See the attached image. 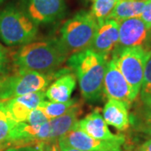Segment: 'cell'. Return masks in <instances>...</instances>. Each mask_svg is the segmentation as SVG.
Returning <instances> with one entry per match:
<instances>
[{
    "mask_svg": "<svg viewBox=\"0 0 151 151\" xmlns=\"http://www.w3.org/2000/svg\"><path fill=\"white\" fill-rule=\"evenodd\" d=\"M70 55L60 39L24 45L14 58L17 71H35L50 74L65 62Z\"/></svg>",
    "mask_w": 151,
    "mask_h": 151,
    "instance_id": "obj_1",
    "label": "cell"
},
{
    "mask_svg": "<svg viewBox=\"0 0 151 151\" xmlns=\"http://www.w3.org/2000/svg\"><path fill=\"white\" fill-rule=\"evenodd\" d=\"M108 58L91 49L70 55L68 65L77 77L82 97L96 102L103 91V79Z\"/></svg>",
    "mask_w": 151,
    "mask_h": 151,
    "instance_id": "obj_2",
    "label": "cell"
},
{
    "mask_svg": "<svg viewBox=\"0 0 151 151\" xmlns=\"http://www.w3.org/2000/svg\"><path fill=\"white\" fill-rule=\"evenodd\" d=\"M98 24L91 12L81 11L64 24L60 29V41L69 55L90 48Z\"/></svg>",
    "mask_w": 151,
    "mask_h": 151,
    "instance_id": "obj_3",
    "label": "cell"
},
{
    "mask_svg": "<svg viewBox=\"0 0 151 151\" xmlns=\"http://www.w3.org/2000/svg\"><path fill=\"white\" fill-rule=\"evenodd\" d=\"M38 32L37 24L26 13L13 7L0 12V38L8 45L30 43Z\"/></svg>",
    "mask_w": 151,
    "mask_h": 151,
    "instance_id": "obj_4",
    "label": "cell"
},
{
    "mask_svg": "<svg viewBox=\"0 0 151 151\" xmlns=\"http://www.w3.org/2000/svg\"><path fill=\"white\" fill-rule=\"evenodd\" d=\"M146 53L142 46L125 47L114 50L112 58L136 97L143 83Z\"/></svg>",
    "mask_w": 151,
    "mask_h": 151,
    "instance_id": "obj_5",
    "label": "cell"
},
{
    "mask_svg": "<svg viewBox=\"0 0 151 151\" xmlns=\"http://www.w3.org/2000/svg\"><path fill=\"white\" fill-rule=\"evenodd\" d=\"M49 74L35 71H17L0 81V101L4 102L32 92L45 91L51 78Z\"/></svg>",
    "mask_w": 151,
    "mask_h": 151,
    "instance_id": "obj_6",
    "label": "cell"
},
{
    "mask_svg": "<svg viewBox=\"0 0 151 151\" xmlns=\"http://www.w3.org/2000/svg\"><path fill=\"white\" fill-rule=\"evenodd\" d=\"M103 92L108 99L122 101L129 107L136 98L131 86L113 59L107 63L103 79Z\"/></svg>",
    "mask_w": 151,
    "mask_h": 151,
    "instance_id": "obj_7",
    "label": "cell"
},
{
    "mask_svg": "<svg viewBox=\"0 0 151 151\" xmlns=\"http://www.w3.org/2000/svg\"><path fill=\"white\" fill-rule=\"evenodd\" d=\"M65 0H27L26 14L36 24L58 20L64 15Z\"/></svg>",
    "mask_w": 151,
    "mask_h": 151,
    "instance_id": "obj_8",
    "label": "cell"
},
{
    "mask_svg": "<svg viewBox=\"0 0 151 151\" xmlns=\"http://www.w3.org/2000/svg\"><path fill=\"white\" fill-rule=\"evenodd\" d=\"M59 139L81 151H121V145L124 144L119 141L96 139L76 127Z\"/></svg>",
    "mask_w": 151,
    "mask_h": 151,
    "instance_id": "obj_9",
    "label": "cell"
},
{
    "mask_svg": "<svg viewBox=\"0 0 151 151\" xmlns=\"http://www.w3.org/2000/svg\"><path fill=\"white\" fill-rule=\"evenodd\" d=\"M119 41V22L113 19H108L98 24L97 32L89 49L108 58L117 48Z\"/></svg>",
    "mask_w": 151,
    "mask_h": 151,
    "instance_id": "obj_10",
    "label": "cell"
},
{
    "mask_svg": "<svg viewBox=\"0 0 151 151\" xmlns=\"http://www.w3.org/2000/svg\"><path fill=\"white\" fill-rule=\"evenodd\" d=\"M119 41L121 48L142 46L148 38L150 29L139 17L119 21Z\"/></svg>",
    "mask_w": 151,
    "mask_h": 151,
    "instance_id": "obj_11",
    "label": "cell"
},
{
    "mask_svg": "<svg viewBox=\"0 0 151 151\" xmlns=\"http://www.w3.org/2000/svg\"><path fill=\"white\" fill-rule=\"evenodd\" d=\"M45 92L40 91L4 101V104L11 118L16 123H23L26 121L33 109L45 101Z\"/></svg>",
    "mask_w": 151,
    "mask_h": 151,
    "instance_id": "obj_12",
    "label": "cell"
},
{
    "mask_svg": "<svg viewBox=\"0 0 151 151\" xmlns=\"http://www.w3.org/2000/svg\"><path fill=\"white\" fill-rule=\"evenodd\" d=\"M76 128L84 131L89 136L96 139L124 142L123 135L114 134L110 131L103 117L97 110L89 113L83 119L79 120L76 124Z\"/></svg>",
    "mask_w": 151,
    "mask_h": 151,
    "instance_id": "obj_13",
    "label": "cell"
},
{
    "mask_svg": "<svg viewBox=\"0 0 151 151\" xmlns=\"http://www.w3.org/2000/svg\"><path fill=\"white\" fill-rule=\"evenodd\" d=\"M129 107L124 102L108 99L103 110V117L108 125L119 131H124L129 127Z\"/></svg>",
    "mask_w": 151,
    "mask_h": 151,
    "instance_id": "obj_14",
    "label": "cell"
},
{
    "mask_svg": "<svg viewBox=\"0 0 151 151\" xmlns=\"http://www.w3.org/2000/svg\"><path fill=\"white\" fill-rule=\"evenodd\" d=\"M80 108L77 103L63 115L58 118L49 120L50 125V139L49 141L58 140L60 138L64 136L69 131L75 129L78 123V115Z\"/></svg>",
    "mask_w": 151,
    "mask_h": 151,
    "instance_id": "obj_15",
    "label": "cell"
},
{
    "mask_svg": "<svg viewBox=\"0 0 151 151\" xmlns=\"http://www.w3.org/2000/svg\"><path fill=\"white\" fill-rule=\"evenodd\" d=\"M76 85V76L73 73H63L45 90V97L52 102H66Z\"/></svg>",
    "mask_w": 151,
    "mask_h": 151,
    "instance_id": "obj_16",
    "label": "cell"
},
{
    "mask_svg": "<svg viewBox=\"0 0 151 151\" xmlns=\"http://www.w3.org/2000/svg\"><path fill=\"white\" fill-rule=\"evenodd\" d=\"M145 0H120L115 6L109 19L117 21L140 17Z\"/></svg>",
    "mask_w": 151,
    "mask_h": 151,
    "instance_id": "obj_17",
    "label": "cell"
},
{
    "mask_svg": "<svg viewBox=\"0 0 151 151\" xmlns=\"http://www.w3.org/2000/svg\"><path fill=\"white\" fill-rule=\"evenodd\" d=\"M76 103V99H70L66 102H52V101H43L38 107L40 108L45 116L50 119L58 118L66 113L73 105Z\"/></svg>",
    "mask_w": 151,
    "mask_h": 151,
    "instance_id": "obj_18",
    "label": "cell"
},
{
    "mask_svg": "<svg viewBox=\"0 0 151 151\" xmlns=\"http://www.w3.org/2000/svg\"><path fill=\"white\" fill-rule=\"evenodd\" d=\"M120 0H92L91 14L100 24L110 18L111 14Z\"/></svg>",
    "mask_w": 151,
    "mask_h": 151,
    "instance_id": "obj_19",
    "label": "cell"
},
{
    "mask_svg": "<svg viewBox=\"0 0 151 151\" xmlns=\"http://www.w3.org/2000/svg\"><path fill=\"white\" fill-rule=\"evenodd\" d=\"M16 124L8 112L4 102L0 101V144L9 142Z\"/></svg>",
    "mask_w": 151,
    "mask_h": 151,
    "instance_id": "obj_20",
    "label": "cell"
},
{
    "mask_svg": "<svg viewBox=\"0 0 151 151\" xmlns=\"http://www.w3.org/2000/svg\"><path fill=\"white\" fill-rule=\"evenodd\" d=\"M141 99L151 95V50L146 53L144 79L140 90Z\"/></svg>",
    "mask_w": 151,
    "mask_h": 151,
    "instance_id": "obj_21",
    "label": "cell"
},
{
    "mask_svg": "<svg viewBox=\"0 0 151 151\" xmlns=\"http://www.w3.org/2000/svg\"><path fill=\"white\" fill-rule=\"evenodd\" d=\"M49 119L45 116V114L40 108H36L33 109L29 114L25 123L31 125H42L47 123Z\"/></svg>",
    "mask_w": 151,
    "mask_h": 151,
    "instance_id": "obj_22",
    "label": "cell"
},
{
    "mask_svg": "<svg viewBox=\"0 0 151 151\" xmlns=\"http://www.w3.org/2000/svg\"><path fill=\"white\" fill-rule=\"evenodd\" d=\"M141 19L145 23L148 29H151V0H145V7L140 15Z\"/></svg>",
    "mask_w": 151,
    "mask_h": 151,
    "instance_id": "obj_23",
    "label": "cell"
},
{
    "mask_svg": "<svg viewBox=\"0 0 151 151\" xmlns=\"http://www.w3.org/2000/svg\"><path fill=\"white\" fill-rule=\"evenodd\" d=\"M144 108L143 115L146 124H151V95L142 99Z\"/></svg>",
    "mask_w": 151,
    "mask_h": 151,
    "instance_id": "obj_24",
    "label": "cell"
},
{
    "mask_svg": "<svg viewBox=\"0 0 151 151\" xmlns=\"http://www.w3.org/2000/svg\"><path fill=\"white\" fill-rule=\"evenodd\" d=\"M40 151H60L58 140L41 142L36 145Z\"/></svg>",
    "mask_w": 151,
    "mask_h": 151,
    "instance_id": "obj_25",
    "label": "cell"
},
{
    "mask_svg": "<svg viewBox=\"0 0 151 151\" xmlns=\"http://www.w3.org/2000/svg\"><path fill=\"white\" fill-rule=\"evenodd\" d=\"M58 143H59L60 151H81L80 150H77V149H75V148H73L71 146L66 145L65 142H63L60 139H58Z\"/></svg>",
    "mask_w": 151,
    "mask_h": 151,
    "instance_id": "obj_26",
    "label": "cell"
},
{
    "mask_svg": "<svg viewBox=\"0 0 151 151\" xmlns=\"http://www.w3.org/2000/svg\"><path fill=\"white\" fill-rule=\"evenodd\" d=\"M137 151H151V139L145 141V143H143Z\"/></svg>",
    "mask_w": 151,
    "mask_h": 151,
    "instance_id": "obj_27",
    "label": "cell"
},
{
    "mask_svg": "<svg viewBox=\"0 0 151 151\" xmlns=\"http://www.w3.org/2000/svg\"><path fill=\"white\" fill-rule=\"evenodd\" d=\"M4 63H5V54H4V48L0 45V72L4 65Z\"/></svg>",
    "mask_w": 151,
    "mask_h": 151,
    "instance_id": "obj_28",
    "label": "cell"
},
{
    "mask_svg": "<svg viewBox=\"0 0 151 151\" xmlns=\"http://www.w3.org/2000/svg\"><path fill=\"white\" fill-rule=\"evenodd\" d=\"M144 131L145 132L146 134H148L151 136V124H147Z\"/></svg>",
    "mask_w": 151,
    "mask_h": 151,
    "instance_id": "obj_29",
    "label": "cell"
},
{
    "mask_svg": "<svg viewBox=\"0 0 151 151\" xmlns=\"http://www.w3.org/2000/svg\"><path fill=\"white\" fill-rule=\"evenodd\" d=\"M0 151H16V150H14V149H8V150H6L5 147H4L3 145H1V144H0Z\"/></svg>",
    "mask_w": 151,
    "mask_h": 151,
    "instance_id": "obj_30",
    "label": "cell"
},
{
    "mask_svg": "<svg viewBox=\"0 0 151 151\" xmlns=\"http://www.w3.org/2000/svg\"><path fill=\"white\" fill-rule=\"evenodd\" d=\"M27 151H40V150L38 149L37 147H35V148L34 150H31V149H29V150H28Z\"/></svg>",
    "mask_w": 151,
    "mask_h": 151,
    "instance_id": "obj_31",
    "label": "cell"
},
{
    "mask_svg": "<svg viewBox=\"0 0 151 151\" xmlns=\"http://www.w3.org/2000/svg\"><path fill=\"white\" fill-rule=\"evenodd\" d=\"M3 1H4V0H0V4H1V3H2Z\"/></svg>",
    "mask_w": 151,
    "mask_h": 151,
    "instance_id": "obj_32",
    "label": "cell"
}]
</instances>
